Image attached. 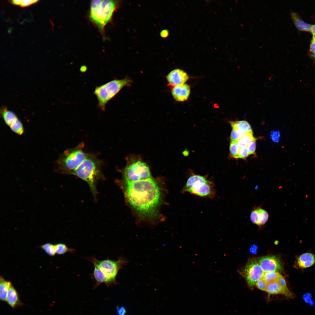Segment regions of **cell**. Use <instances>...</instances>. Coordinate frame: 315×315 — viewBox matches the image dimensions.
<instances>
[{"label":"cell","mask_w":315,"mask_h":315,"mask_svg":"<svg viewBox=\"0 0 315 315\" xmlns=\"http://www.w3.org/2000/svg\"><path fill=\"white\" fill-rule=\"evenodd\" d=\"M250 219L253 223L257 225H258V217L257 207L255 208L252 211L251 214Z\"/></svg>","instance_id":"obj_29"},{"label":"cell","mask_w":315,"mask_h":315,"mask_svg":"<svg viewBox=\"0 0 315 315\" xmlns=\"http://www.w3.org/2000/svg\"><path fill=\"white\" fill-rule=\"evenodd\" d=\"M310 32L312 33L313 36H315V24L312 25Z\"/></svg>","instance_id":"obj_40"},{"label":"cell","mask_w":315,"mask_h":315,"mask_svg":"<svg viewBox=\"0 0 315 315\" xmlns=\"http://www.w3.org/2000/svg\"><path fill=\"white\" fill-rule=\"evenodd\" d=\"M11 282L5 280L1 276L0 279V299L4 301H6L7 295Z\"/></svg>","instance_id":"obj_20"},{"label":"cell","mask_w":315,"mask_h":315,"mask_svg":"<svg viewBox=\"0 0 315 315\" xmlns=\"http://www.w3.org/2000/svg\"><path fill=\"white\" fill-rule=\"evenodd\" d=\"M236 143L239 148L247 147V145L245 142L241 138L239 139Z\"/></svg>","instance_id":"obj_35"},{"label":"cell","mask_w":315,"mask_h":315,"mask_svg":"<svg viewBox=\"0 0 315 315\" xmlns=\"http://www.w3.org/2000/svg\"><path fill=\"white\" fill-rule=\"evenodd\" d=\"M259 264L265 272L281 271L282 266L279 258L273 256L262 257L259 260Z\"/></svg>","instance_id":"obj_11"},{"label":"cell","mask_w":315,"mask_h":315,"mask_svg":"<svg viewBox=\"0 0 315 315\" xmlns=\"http://www.w3.org/2000/svg\"><path fill=\"white\" fill-rule=\"evenodd\" d=\"M241 138L243 139L247 144L256 140V139L253 136L252 132L243 133Z\"/></svg>","instance_id":"obj_26"},{"label":"cell","mask_w":315,"mask_h":315,"mask_svg":"<svg viewBox=\"0 0 315 315\" xmlns=\"http://www.w3.org/2000/svg\"><path fill=\"white\" fill-rule=\"evenodd\" d=\"M244 273L248 285L250 287L252 288L263 277L264 272L258 262L252 260L249 262L246 266Z\"/></svg>","instance_id":"obj_9"},{"label":"cell","mask_w":315,"mask_h":315,"mask_svg":"<svg viewBox=\"0 0 315 315\" xmlns=\"http://www.w3.org/2000/svg\"><path fill=\"white\" fill-rule=\"evenodd\" d=\"M131 82L127 78L114 79L96 87L94 93L97 99L98 107L102 111L105 110L108 102L123 87L128 85Z\"/></svg>","instance_id":"obj_5"},{"label":"cell","mask_w":315,"mask_h":315,"mask_svg":"<svg viewBox=\"0 0 315 315\" xmlns=\"http://www.w3.org/2000/svg\"><path fill=\"white\" fill-rule=\"evenodd\" d=\"M258 210V223L257 225L260 226L265 225L267 221L269 215L266 211L260 207H257Z\"/></svg>","instance_id":"obj_21"},{"label":"cell","mask_w":315,"mask_h":315,"mask_svg":"<svg viewBox=\"0 0 315 315\" xmlns=\"http://www.w3.org/2000/svg\"><path fill=\"white\" fill-rule=\"evenodd\" d=\"M230 123L232 129L237 130L243 134L252 132L250 124L246 121H230Z\"/></svg>","instance_id":"obj_18"},{"label":"cell","mask_w":315,"mask_h":315,"mask_svg":"<svg viewBox=\"0 0 315 315\" xmlns=\"http://www.w3.org/2000/svg\"><path fill=\"white\" fill-rule=\"evenodd\" d=\"M310 50L312 52H315V36H313L310 45Z\"/></svg>","instance_id":"obj_36"},{"label":"cell","mask_w":315,"mask_h":315,"mask_svg":"<svg viewBox=\"0 0 315 315\" xmlns=\"http://www.w3.org/2000/svg\"><path fill=\"white\" fill-rule=\"evenodd\" d=\"M256 285L259 289L266 291L267 283L262 277L257 282Z\"/></svg>","instance_id":"obj_28"},{"label":"cell","mask_w":315,"mask_h":315,"mask_svg":"<svg viewBox=\"0 0 315 315\" xmlns=\"http://www.w3.org/2000/svg\"><path fill=\"white\" fill-rule=\"evenodd\" d=\"M118 1L110 0L91 1L90 17L101 30L111 19L114 11L118 7Z\"/></svg>","instance_id":"obj_4"},{"label":"cell","mask_w":315,"mask_h":315,"mask_svg":"<svg viewBox=\"0 0 315 315\" xmlns=\"http://www.w3.org/2000/svg\"><path fill=\"white\" fill-rule=\"evenodd\" d=\"M243 134L237 130L232 129L230 135L232 141L236 142L242 137Z\"/></svg>","instance_id":"obj_27"},{"label":"cell","mask_w":315,"mask_h":315,"mask_svg":"<svg viewBox=\"0 0 315 315\" xmlns=\"http://www.w3.org/2000/svg\"><path fill=\"white\" fill-rule=\"evenodd\" d=\"M55 246L56 253L59 255L63 254L68 252L73 253L75 252L74 249L69 248L63 243H59L55 245Z\"/></svg>","instance_id":"obj_22"},{"label":"cell","mask_w":315,"mask_h":315,"mask_svg":"<svg viewBox=\"0 0 315 315\" xmlns=\"http://www.w3.org/2000/svg\"><path fill=\"white\" fill-rule=\"evenodd\" d=\"M315 264V254L310 253H303L297 256L294 265L295 268L304 269Z\"/></svg>","instance_id":"obj_14"},{"label":"cell","mask_w":315,"mask_h":315,"mask_svg":"<svg viewBox=\"0 0 315 315\" xmlns=\"http://www.w3.org/2000/svg\"><path fill=\"white\" fill-rule=\"evenodd\" d=\"M171 92L174 98L178 102H183L188 98L190 93V86L183 84L173 87Z\"/></svg>","instance_id":"obj_15"},{"label":"cell","mask_w":315,"mask_h":315,"mask_svg":"<svg viewBox=\"0 0 315 315\" xmlns=\"http://www.w3.org/2000/svg\"><path fill=\"white\" fill-rule=\"evenodd\" d=\"M41 247L49 256H53L56 253L55 245L49 243H47L42 245Z\"/></svg>","instance_id":"obj_23"},{"label":"cell","mask_w":315,"mask_h":315,"mask_svg":"<svg viewBox=\"0 0 315 315\" xmlns=\"http://www.w3.org/2000/svg\"><path fill=\"white\" fill-rule=\"evenodd\" d=\"M312 56L314 57V58L315 59V52L313 53Z\"/></svg>","instance_id":"obj_41"},{"label":"cell","mask_w":315,"mask_h":315,"mask_svg":"<svg viewBox=\"0 0 315 315\" xmlns=\"http://www.w3.org/2000/svg\"><path fill=\"white\" fill-rule=\"evenodd\" d=\"M88 259L92 263L97 265L108 280L111 286L117 284L116 278L118 272L122 266L127 262L123 257H120L116 261L109 259L100 260L94 257Z\"/></svg>","instance_id":"obj_8"},{"label":"cell","mask_w":315,"mask_h":315,"mask_svg":"<svg viewBox=\"0 0 315 315\" xmlns=\"http://www.w3.org/2000/svg\"><path fill=\"white\" fill-rule=\"evenodd\" d=\"M92 263L94 267L93 275L95 281V284L94 286V289L102 283L105 284L108 287L110 286L108 280L104 276L98 266L95 263Z\"/></svg>","instance_id":"obj_17"},{"label":"cell","mask_w":315,"mask_h":315,"mask_svg":"<svg viewBox=\"0 0 315 315\" xmlns=\"http://www.w3.org/2000/svg\"><path fill=\"white\" fill-rule=\"evenodd\" d=\"M38 1L37 0H23L20 5L21 7H25L34 4Z\"/></svg>","instance_id":"obj_33"},{"label":"cell","mask_w":315,"mask_h":315,"mask_svg":"<svg viewBox=\"0 0 315 315\" xmlns=\"http://www.w3.org/2000/svg\"><path fill=\"white\" fill-rule=\"evenodd\" d=\"M22 0H13L10 1V2L13 4L16 5H20Z\"/></svg>","instance_id":"obj_38"},{"label":"cell","mask_w":315,"mask_h":315,"mask_svg":"<svg viewBox=\"0 0 315 315\" xmlns=\"http://www.w3.org/2000/svg\"><path fill=\"white\" fill-rule=\"evenodd\" d=\"M123 175L125 183L151 178L148 166L140 160L128 162L124 169Z\"/></svg>","instance_id":"obj_7"},{"label":"cell","mask_w":315,"mask_h":315,"mask_svg":"<svg viewBox=\"0 0 315 315\" xmlns=\"http://www.w3.org/2000/svg\"><path fill=\"white\" fill-rule=\"evenodd\" d=\"M101 161L96 155L88 154L82 163L70 174L75 175L86 181L94 198L97 194V182L103 177L101 170Z\"/></svg>","instance_id":"obj_2"},{"label":"cell","mask_w":315,"mask_h":315,"mask_svg":"<svg viewBox=\"0 0 315 315\" xmlns=\"http://www.w3.org/2000/svg\"><path fill=\"white\" fill-rule=\"evenodd\" d=\"M239 147L236 142L231 141L230 145V153L233 157L236 158H239Z\"/></svg>","instance_id":"obj_25"},{"label":"cell","mask_w":315,"mask_h":315,"mask_svg":"<svg viewBox=\"0 0 315 315\" xmlns=\"http://www.w3.org/2000/svg\"><path fill=\"white\" fill-rule=\"evenodd\" d=\"M256 141H252L247 144V147L249 155L254 154L256 149Z\"/></svg>","instance_id":"obj_32"},{"label":"cell","mask_w":315,"mask_h":315,"mask_svg":"<svg viewBox=\"0 0 315 315\" xmlns=\"http://www.w3.org/2000/svg\"><path fill=\"white\" fill-rule=\"evenodd\" d=\"M83 143L75 148L66 150L56 161L55 170L63 174H70L76 169L87 157L88 154L83 150Z\"/></svg>","instance_id":"obj_3"},{"label":"cell","mask_w":315,"mask_h":315,"mask_svg":"<svg viewBox=\"0 0 315 315\" xmlns=\"http://www.w3.org/2000/svg\"><path fill=\"white\" fill-rule=\"evenodd\" d=\"M6 301L12 308H15L22 304L19 295L12 284L10 285L8 291Z\"/></svg>","instance_id":"obj_16"},{"label":"cell","mask_w":315,"mask_h":315,"mask_svg":"<svg viewBox=\"0 0 315 315\" xmlns=\"http://www.w3.org/2000/svg\"><path fill=\"white\" fill-rule=\"evenodd\" d=\"M279 274L276 272H265L262 278L266 283H268L276 280Z\"/></svg>","instance_id":"obj_24"},{"label":"cell","mask_w":315,"mask_h":315,"mask_svg":"<svg viewBox=\"0 0 315 315\" xmlns=\"http://www.w3.org/2000/svg\"><path fill=\"white\" fill-rule=\"evenodd\" d=\"M257 248V246L255 245L252 246L250 249V252L253 254L256 253Z\"/></svg>","instance_id":"obj_39"},{"label":"cell","mask_w":315,"mask_h":315,"mask_svg":"<svg viewBox=\"0 0 315 315\" xmlns=\"http://www.w3.org/2000/svg\"><path fill=\"white\" fill-rule=\"evenodd\" d=\"M160 34L161 37L164 38H166L169 36V32L167 29H164L161 32Z\"/></svg>","instance_id":"obj_37"},{"label":"cell","mask_w":315,"mask_h":315,"mask_svg":"<svg viewBox=\"0 0 315 315\" xmlns=\"http://www.w3.org/2000/svg\"><path fill=\"white\" fill-rule=\"evenodd\" d=\"M249 155L248 150L247 147L239 148V158L242 159L245 158Z\"/></svg>","instance_id":"obj_30"},{"label":"cell","mask_w":315,"mask_h":315,"mask_svg":"<svg viewBox=\"0 0 315 315\" xmlns=\"http://www.w3.org/2000/svg\"><path fill=\"white\" fill-rule=\"evenodd\" d=\"M116 309L118 315H125L126 313V309L124 307L117 306Z\"/></svg>","instance_id":"obj_34"},{"label":"cell","mask_w":315,"mask_h":315,"mask_svg":"<svg viewBox=\"0 0 315 315\" xmlns=\"http://www.w3.org/2000/svg\"><path fill=\"white\" fill-rule=\"evenodd\" d=\"M1 113L5 123L12 131L19 135L23 133V125L13 112L4 107L1 110Z\"/></svg>","instance_id":"obj_10"},{"label":"cell","mask_w":315,"mask_h":315,"mask_svg":"<svg viewBox=\"0 0 315 315\" xmlns=\"http://www.w3.org/2000/svg\"><path fill=\"white\" fill-rule=\"evenodd\" d=\"M266 292L268 293V298L271 295L276 294L282 295L290 299L293 298L295 297L294 294L288 288H284L276 280L267 283Z\"/></svg>","instance_id":"obj_12"},{"label":"cell","mask_w":315,"mask_h":315,"mask_svg":"<svg viewBox=\"0 0 315 315\" xmlns=\"http://www.w3.org/2000/svg\"><path fill=\"white\" fill-rule=\"evenodd\" d=\"M169 85L174 87L184 84L188 79L187 74L180 69H176L171 71L167 76Z\"/></svg>","instance_id":"obj_13"},{"label":"cell","mask_w":315,"mask_h":315,"mask_svg":"<svg viewBox=\"0 0 315 315\" xmlns=\"http://www.w3.org/2000/svg\"><path fill=\"white\" fill-rule=\"evenodd\" d=\"M126 184L125 196L133 209L143 217H155L161 199V189L156 181L151 178Z\"/></svg>","instance_id":"obj_1"},{"label":"cell","mask_w":315,"mask_h":315,"mask_svg":"<svg viewBox=\"0 0 315 315\" xmlns=\"http://www.w3.org/2000/svg\"><path fill=\"white\" fill-rule=\"evenodd\" d=\"M214 185L205 177L193 174L188 178L182 191L198 196L213 199L216 195Z\"/></svg>","instance_id":"obj_6"},{"label":"cell","mask_w":315,"mask_h":315,"mask_svg":"<svg viewBox=\"0 0 315 315\" xmlns=\"http://www.w3.org/2000/svg\"><path fill=\"white\" fill-rule=\"evenodd\" d=\"M291 15L295 26L298 29L301 31H310L312 25L304 22L295 12H291Z\"/></svg>","instance_id":"obj_19"},{"label":"cell","mask_w":315,"mask_h":315,"mask_svg":"<svg viewBox=\"0 0 315 315\" xmlns=\"http://www.w3.org/2000/svg\"><path fill=\"white\" fill-rule=\"evenodd\" d=\"M280 134L279 131H273L270 134V137L274 142H278L280 139Z\"/></svg>","instance_id":"obj_31"}]
</instances>
